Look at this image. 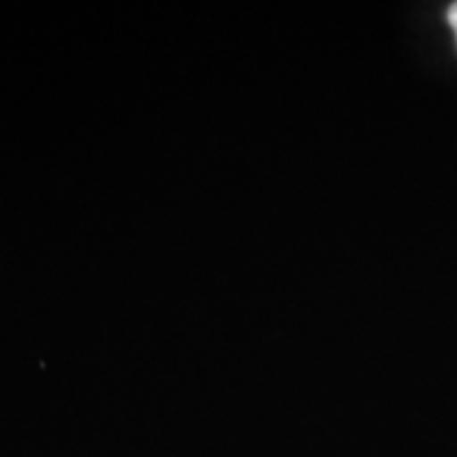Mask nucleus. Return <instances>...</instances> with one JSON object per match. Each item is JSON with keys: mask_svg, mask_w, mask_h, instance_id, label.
Returning a JSON list of instances; mask_svg holds the SVG:
<instances>
[{"mask_svg": "<svg viewBox=\"0 0 457 457\" xmlns=\"http://www.w3.org/2000/svg\"><path fill=\"white\" fill-rule=\"evenodd\" d=\"M447 21H449L451 30L457 32V3H453V4H451V7H449V11H447Z\"/></svg>", "mask_w": 457, "mask_h": 457, "instance_id": "nucleus-1", "label": "nucleus"}, {"mask_svg": "<svg viewBox=\"0 0 457 457\" xmlns=\"http://www.w3.org/2000/svg\"><path fill=\"white\" fill-rule=\"evenodd\" d=\"M455 43H457V32H455Z\"/></svg>", "mask_w": 457, "mask_h": 457, "instance_id": "nucleus-2", "label": "nucleus"}]
</instances>
